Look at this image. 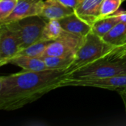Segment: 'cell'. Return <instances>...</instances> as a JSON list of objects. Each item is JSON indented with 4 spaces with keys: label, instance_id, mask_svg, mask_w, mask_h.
<instances>
[{
    "label": "cell",
    "instance_id": "obj_20",
    "mask_svg": "<svg viewBox=\"0 0 126 126\" xmlns=\"http://www.w3.org/2000/svg\"><path fill=\"white\" fill-rule=\"evenodd\" d=\"M58 1H60L62 4L75 10L81 0H58Z\"/></svg>",
    "mask_w": 126,
    "mask_h": 126
},
{
    "label": "cell",
    "instance_id": "obj_2",
    "mask_svg": "<svg viewBox=\"0 0 126 126\" xmlns=\"http://www.w3.org/2000/svg\"><path fill=\"white\" fill-rule=\"evenodd\" d=\"M126 73V47L120 45L98 60L68 74L63 80H97Z\"/></svg>",
    "mask_w": 126,
    "mask_h": 126
},
{
    "label": "cell",
    "instance_id": "obj_8",
    "mask_svg": "<svg viewBox=\"0 0 126 126\" xmlns=\"http://www.w3.org/2000/svg\"><path fill=\"white\" fill-rule=\"evenodd\" d=\"M44 1V0H18L14 10L7 18L0 23V25L29 16H40Z\"/></svg>",
    "mask_w": 126,
    "mask_h": 126
},
{
    "label": "cell",
    "instance_id": "obj_15",
    "mask_svg": "<svg viewBox=\"0 0 126 126\" xmlns=\"http://www.w3.org/2000/svg\"><path fill=\"white\" fill-rule=\"evenodd\" d=\"M63 30L59 20L54 19L47 21L43 31L41 40L49 41H55L61 36Z\"/></svg>",
    "mask_w": 126,
    "mask_h": 126
},
{
    "label": "cell",
    "instance_id": "obj_7",
    "mask_svg": "<svg viewBox=\"0 0 126 126\" xmlns=\"http://www.w3.org/2000/svg\"><path fill=\"white\" fill-rule=\"evenodd\" d=\"M21 51L14 34L5 26L0 25V66L9 63Z\"/></svg>",
    "mask_w": 126,
    "mask_h": 126
},
{
    "label": "cell",
    "instance_id": "obj_4",
    "mask_svg": "<svg viewBox=\"0 0 126 126\" xmlns=\"http://www.w3.org/2000/svg\"><path fill=\"white\" fill-rule=\"evenodd\" d=\"M47 21L41 16H32L1 24L5 26L16 38L21 50L41 40Z\"/></svg>",
    "mask_w": 126,
    "mask_h": 126
},
{
    "label": "cell",
    "instance_id": "obj_5",
    "mask_svg": "<svg viewBox=\"0 0 126 126\" xmlns=\"http://www.w3.org/2000/svg\"><path fill=\"white\" fill-rule=\"evenodd\" d=\"M83 38L63 30L58 39L49 43L43 56L75 58L78 49L83 41Z\"/></svg>",
    "mask_w": 126,
    "mask_h": 126
},
{
    "label": "cell",
    "instance_id": "obj_16",
    "mask_svg": "<svg viewBox=\"0 0 126 126\" xmlns=\"http://www.w3.org/2000/svg\"><path fill=\"white\" fill-rule=\"evenodd\" d=\"M48 69H67L72 64L74 58L60 56H43L41 57Z\"/></svg>",
    "mask_w": 126,
    "mask_h": 126
},
{
    "label": "cell",
    "instance_id": "obj_18",
    "mask_svg": "<svg viewBox=\"0 0 126 126\" xmlns=\"http://www.w3.org/2000/svg\"><path fill=\"white\" fill-rule=\"evenodd\" d=\"M122 3V0H103L99 19L107 17L117 12Z\"/></svg>",
    "mask_w": 126,
    "mask_h": 126
},
{
    "label": "cell",
    "instance_id": "obj_22",
    "mask_svg": "<svg viewBox=\"0 0 126 126\" xmlns=\"http://www.w3.org/2000/svg\"><path fill=\"white\" fill-rule=\"evenodd\" d=\"M123 45H124V46H126V38L125 39V41H123Z\"/></svg>",
    "mask_w": 126,
    "mask_h": 126
},
{
    "label": "cell",
    "instance_id": "obj_1",
    "mask_svg": "<svg viewBox=\"0 0 126 126\" xmlns=\"http://www.w3.org/2000/svg\"><path fill=\"white\" fill-rule=\"evenodd\" d=\"M66 69L24 70L0 78V109L14 111L61 87Z\"/></svg>",
    "mask_w": 126,
    "mask_h": 126
},
{
    "label": "cell",
    "instance_id": "obj_23",
    "mask_svg": "<svg viewBox=\"0 0 126 126\" xmlns=\"http://www.w3.org/2000/svg\"><path fill=\"white\" fill-rule=\"evenodd\" d=\"M125 1H126V0H122V1H123V2H124Z\"/></svg>",
    "mask_w": 126,
    "mask_h": 126
},
{
    "label": "cell",
    "instance_id": "obj_12",
    "mask_svg": "<svg viewBox=\"0 0 126 126\" xmlns=\"http://www.w3.org/2000/svg\"><path fill=\"white\" fill-rule=\"evenodd\" d=\"M126 17V11L120 10L111 16L100 18L92 25V32L103 38Z\"/></svg>",
    "mask_w": 126,
    "mask_h": 126
},
{
    "label": "cell",
    "instance_id": "obj_3",
    "mask_svg": "<svg viewBox=\"0 0 126 126\" xmlns=\"http://www.w3.org/2000/svg\"><path fill=\"white\" fill-rule=\"evenodd\" d=\"M116 47L111 45L92 31L83 38V41L78 49L74 60L66 69V75L103 57Z\"/></svg>",
    "mask_w": 126,
    "mask_h": 126
},
{
    "label": "cell",
    "instance_id": "obj_9",
    "mask_svg": "<svg viewBox=\"0 0 126 126\" xmlns=\"http://www.w3.org/2000/svg\"><path fill=\"white\" fill-rule=\"evenodd\" d=\"M103 0H81L75 13L92 26L100 18Z\"/></svg>",
    "mask_w": 126,
    "mask_h": 126
},
{
    "label": "cell",
    "instance_id": "obj_6",
    "mask_svg": "<svg viewBox=\"0 0 126 126\" xmlns=\"http://www.w3.org/2000/svg\"><path fill=\"white\" fill-rule=\"evenodd\" d=\"M64 86H86L105 89L111 91H119L126 88V73L97 80H62L61 87Z\"/></svg>",
    "mask_w": 126,
    "mask_h": 126
},
{
    "label": "cell",
    "instance_id": "obj_17",
    "mask_svg": "<svg viewBox=\"0 0 126 126\" xmlns=\"http://www.w3.org/2000/svg\"><path fill=\"white\" fill-rule=\"evenodd\" d=\"M51 41L40 40L21 49L17 55H26L33 58H41Z\"/></svg>",
    "mask_w": 126,
    "mask_h": 126
},
{
    "label": "cell",
    "instance_id": "obj_19",
    "mask_svg": "<svg viewBox=\"0 0 126 126\" xmlns=\"http://www.w3.org/2000/svg\"><path fill=\"white\" fill-rule=\"evenodd\" d=\"M18 0H0V23L14 10Z\"/></svg>",
    "mask_w": 126,
    "mask_h": 126
},
{
    "label": "cell",
    "instance_id": "obj_14",
    "mask_svg": "<svg viewBox=\"0 0 126 126\" xmlns=\"http://www.w3.org/2000/svg\"><path fill=\"white\" fill-rule=\"evenodd\" d=\"M107 43L114 46L123 45L126 38V17L103 37Z\"/></svg>",
    "mask_w": 126,
    "mask_h": 126
},
{
    "label": "cell",
    "instance_id": "obj_13",
    "mask_svg": "<svg viewBox=\"0 0 126 126\" xmlns=\"http://www.w3.org/2000/svg\"><path fill=\"white\" fill-rule=\"evenodd\" d=\"M9 63L16 65L27 71H44L48 69L41 58H33L26 55H16Z\"/></svg>",
    "mask_w": 126,
    "mask_h": 126
},
{
    "label": "cell",
    "instance_id": "obj_21",
    "mask_svg": "<svg viewBox=\"0 0 126 126\" xmlns=\"http://www.w3.org/2000/svg\"><path fill=\"white\" fill-rule=\"evenodd\" d=\"M118 93L120 94L123 101V103H124V106H125V109H126V89H121V90H119L117 91Z\"/></svg>",
    "mask_w": 126,
    "mask_h": 126
},
{
    "label": "cell",
    "instance_id": "obj_10",
    "mask_svg": "<svg viewBox=\"0 0 126 126\" xmlns=\"http://www.w3.org/2000/svg\"><path fill=\"white\" fill-rule=\"evenodd\" d=\"M59 21L65 31L83 38L92 31V26L81 19L75 13L65 16Z\"/></svg>",
    "mask_w": 126,
    "mask_h": 126
},
{
    "label": "cell",
    "instance_id": "obj_11",
    "mask_svg": "<svg viewBox=\"0 0 126 126\" xmlns=\"http://www.w3.org/2000/svg\"><path fill=\"white\" fill-rule=\"evenodd\" d=\"M74 13V9L62 4L58 0H46L44 1L40 16L47 21L60 20Z\"/></svg>",
    "mask_w": 126,
    "mask_h": 126
}]
</instances>
